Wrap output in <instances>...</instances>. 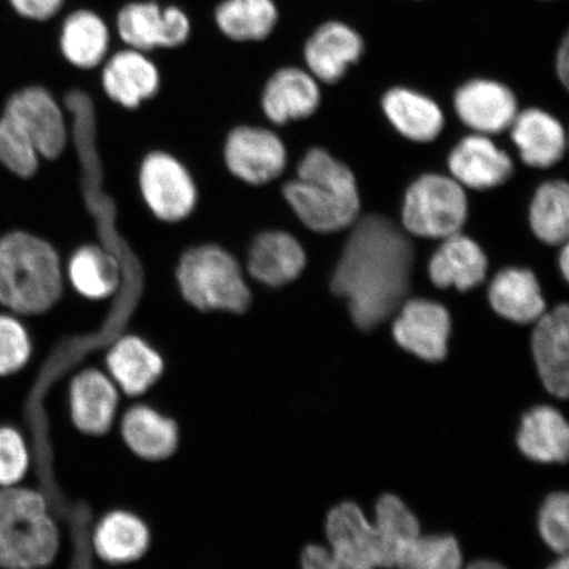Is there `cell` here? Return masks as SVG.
Wrapping results in <instances>:
<instances>
[{
    "label": "cell",
    "instance_id": "15",
    "mask_svg": "<svg viewBox=\"0 0 569 569\" xmlns=\"http://www.w3.org/2000/svg\"><path fill=\"white\" fill-rule=\"evenodd\" d=\"M320 103V89L309 71L282 67L269 76L261 91L260 106L268 122L287 126L309 118Z\"/></svg>",
    "mask_w": 569,
    "mask_h": 569
},
{
    "label": "cell",
    "instance_id": "14",
    "mask_svg": "<svg viewBox=\"0 0 569 569\" xmlns=\"http://www.w3.org/2000/svg\"><path fill=\"white\" fill-rule=\"evenodd\" d=\"M101 87L111 102L123 109L134 110L158 94L160 74L158 67L146 53L131 48H120L107 57L99 68Z\"/></svg>",
    "mask_w": 569,
    "mask_h": 569
},
{
    "label": "cell",
    "instance_id": "42",
    "mask_svg": "<svg viewBox=\"0 0 569 569\" xmlns=\"http://www.w3.org/2000/svg\"><path fill=\"white\" fill-rule=\"evenodd\" d=\"M559 267L561 270V274H563L565 279L568 280L569 276V248L568 244H563V249H561L560 256H559Z\"/></svg>",
    "mask_w": 569,
    "mask_h": 569
},
{
    "label": "cell",
    "instance_id": "27",
    "mask_svg": "<svg viewBox=\"0 0 569 569\" xmlns=\"http://www.w3.org/2000/svg\"><path fill=\"white\" fill-rule=\"evenodd\" d=\"M511 130L521 158L533 168H549L563 158L566 133L549 113L531 109L516 117Z\"/></svg>",
    "mask_w": 569,
    "mask_h": 569
},
{
    "label": "cell",
    "instance_id": "7",
    "mask_svg": "<svg viewBox=\"0 0 569 569\" xmlns=\"http://www.w3.org/2000/svg\"><path fill=\"white\" fill-rule=\"evenodd\" d=\"M403 226L422 238L459 233L467 219V198L458 181L429 174L411 184L405 197Z\"/></svg>",
    "mask_w": 569,
    "mask_h": 569
},
{
    "label": "cell",
    "instance_id": "1",
    "mask_svg": "<svg viewBox=\"0 0 569 569\" xmlns=\"http://www.w3.org/2000/svg\"><path fill=\"white\" fill-rule=\"evenodd\" d=\"M412 246L393 222L362 218L333 273V293L346 298L356 326L372 330L401 305L410 287Z\"/></svg>",
    "mask_w": 569,
    "mask_h": 569
},
{
    "label": "cell",
    "instance_id": "26",
    "mask_svg": "<svg viewBox=\"0 0 569 569\" xmlns=\"http://www.w3.org/2000/svg\"><path fill=\"white\" fill-rule=\"evenodd\" d=\"M487 270L486 253L460 233L446 238L429 266L430 279L438 288L455 287L460 291L478 287L486 279Z\"/></svg>",
    "mask_w": 569,
    "mask_h": 569
},
{
    "label": "cell",
    "instance_id": "5",
    "mask_svg": "<svg viewBox=\"0 0 569 569\" xmlns=\"http://www.w3.org/2000/svg\"><path fill=\"white\" fill-rule=\"evenodd\" d=\"M176 280L183 301L198 311L243 315L252 303L243 266L217 244L187 249L178 261Z\"/></svg>",
    "mask_w": 569,
    "mask_h": 569
},
{
    "label": "cell",
    "instance_id": "10",
    "mask_svg": "<svg viewBox=\"0 0 569 569\" xmlns=\"http://www.w3.org/2000/svg\"><path fill=\"white\" fill-rule=\"evenodd\" d=\"M2 112L23 128L42 160L52 161L66 152L70 141L68 119L47 89L27 87L13 92Z\"/></svg>",
    "mask_w": 569,
    "mask_h": 569
},
{
    "label": "cell",
    "instance_id": "12",
    "mask_svg": "<svg viewBox=\"0 0 569 569\" xmlns=\"http://www.w3.org/2000/svg\"><path fill=\"white\" fill-rule=\"evenodd\" d=\"M104 356L107 375L128 397H141L158 386L167 371L163 355L151 341L133 332H124L110 343Z\"/></svg>",
    "mask_w": 569,
    "mask_h": 569
},
{
    "label": "cell",
    "instance_id": "6",
    "mask_svg": "<svg viewBox=\"0 0 569 569\" xmlns=\"http://www.w3.org/2000/svg\"><path fill=\"white\" fill-rule=\"evenodd\" d=\"M190 20L177 6L158 0H131L117 13L111 52L120 48L149 54L180 47L188 40Z\"/></svg>",
    "mask_w": 569,
    "mask_h": 569
},
{
    "label": "cell",
    "instance_id": "38",
    "mask_svg": "<svg viewBox=\"0 0 569 569\" xmlns=\"http://www.w3.org/2000/svg\"><path fill=\"white\" fill-rule=\"evenodd\" d=\"M539 531L553 552L566 555L569 540V500L567 493L547 497L539 513Z\"/></svg>",
    "mask_w": 569,
    "mask_h": 569
},
{
    "label": "cell",
    "instance_id": "45",
    "mask_svg": "<svg viewBox=\"0 0 569 569\" xmlns=\"http://www.w3.org/2000/svg\"><path fill=\"white\" fill-rule=\"evenodd\" d=\"M337 563H338V561H337ZM338 566H339V569H353V568H350V567H347V566H343L340 563H338Z\"/></svg>",
    "mask_w": 569,
    "mask_h": 569
},
{
    "label": "cell",
    "instance_id": "31",
    "mask_svg": "<svg viewBox=\"0 0 569 569\" xmlns=\"http://www.w3.org/2000/svg\"><path fill=\"white\" fill-rule=\"evenodd\" d=\"M218 30L237 42H259L269 38L279 21L273 0H222L213 10Z\"/></svg>",
    "mask_w": 569,
    "mask_h": 569
},
{
    "label": "cell",
    "instance_id": "25",
    "mask_svg": "<svg viewBox=\"0 0 569 569\" xmlns=\"http://www.w3.org/2000/svg\"><path fill=\"white\" fill-rule=\"evenodd\" d=\"M457 180L472 189H490L507 182L513 162L486 137H469L453 149L448 160Z\"/></svg>",
    "mask_w": 569,
    "mask_h": 569
},
{
    "label": "cell",
    "instance_id": "23",
    "mask_svg": "<svg viewBox=\"0 0 569 569\" xmlns=\"http://www.w3.org/2000/svg\"><path fill=\"white\" fill-rule=\"evenodd\" d=\"M97 557L111 566L134 563L146 557L152 536L144 519L130 510H112L101 518L91 537Z\"/></svg>",
    "mask_w": 569,
    "mask_h": 569
},
{
    "label": "cell",
    "instance_id": "34",
    "mask_svg": "<svg viewBox=\"0 0 569 569\" xmlns=\"http://www.w3.org/2000/svg\"><path fill=\"white\" fill-rule=\"evenodd\" d=\"M41 156L27 132L0 112V166L18 180H31L41 167Z\"/></svg>",
    "mask_w": 569,
    "mask_h": 569
},
{
    "label": "cell",
    "instance_id": "40",
    "mask_svg": "<svg viewBox=\"0 0 569 569\" xmlns=\"http://www.w3.org/2000/svg\"><path fill=\"white\" fill-rule=\"evenodd\" d=\"M302 569H339L331 551L322 546L311 545L302 553Z\"/></svg>",
    "mask_w": 569,
    "mask_h": 569
},
{
    "label": "cell",
    "instance_id": "13",
    "mask_svg": "<svg viewBox=\"0 0 569 569\" xmlns=\"http://www.w3.org/2000/svg\"><path fill=\"white\" fill-rule=\"evenodd\" d=\"M120 390L111 377L98 368L78 372L69 386V411L78 431L102 437L116 425Z\"/></svg>",
    "mask_w": 569,
    "mask_h": 569
},
{
    "label": "cell",
    "instance_id": "28",
    "mask_svg": "<svg viewBox=\"0 0 569 569\" xmlns=\"http://www.w3.org/2000/svg\"><path fill=\"white\" fill-rule=\"evenodd\" d=\"M489 302L498 315L517 323H531L543 316L546 305L539 283L530 270H502L490 283Z\"/></svg>",
    "mask_w": 569,
    "mask_h": 569
},
{
    "label": "cell",
    "instance_id": "39",
    "mask_svg": "<svg viewBox=\"0 0 569 569\" xmlns=\"http://www.w3.org/2000/svg\"><path fill=\"white\" fill-rule=\"evenodd\" d=\"M19 17L33 21H48L60 16L66 0H9Z\"/></svg>",
    "mask_w": 569,
    "mask_h": 569
},
{
    "label": "cell",
    "instance_id": "17",
    "mask_svg": "<svg viewBox=\"0 0 569 569\" xmlns=\"http://www.w3.org/2000/svg\"><path fill=\"white\" fill-rule=\"evenodd\" d=\"M451 318L442 305L415 300L403 306L393 325L398 345L427 361H440L447 356Z\"/></svg>",
    "mask_w": 569,
    "mask_h": 569
},
{
    "label": "cell",
    "instance_id": "8",
    "mask_svg": "<svg viewBox=\"0 0 569 569\" xmlns=\"http://www.w3.org/2000/svg\"><path fill=\"white\" fill-rule=\"evenodd\" d=\"M138 182L142 201L162 222H180L196 208L198 191L193 176L173 154L148 153L140 163Z\"/></svg>",
    "mask_w": 569,
    "mask_h": 569
},
{
    "label": "cell",
    "instance_id": "29",
    "mask_svg": "<svg viewBox=\"0 0 569 569\" xmlns=\"http://www.w3.org/2000/svg\"><path fill=\"white\" fill-rule=\"evenodd\" d=\"M517 443L526 457L539 462H566L569 452V429L563 416L551 407L526 412Z\"/></svg>",
    "mask_w": 569,
    "mask_h": 569
},
{
    "label": "cell",
    "instance_id": "37",
    "mask_svg": "<svg viewBox=\"0 0 569 569\" xmlns=\"http://www.w3.org/2000/svg\"><path fill=\"white\" fill-rule=\"evenodd\" d=\"M31 448L17 427L0 425V489L20 486L30 473Z\"/></svg>",
    "mask_w": 569,
    "mask_h": 569
},
{
    "label": "cell",
    "instance_id": "18",
    "mask_svg": "<svg viewBox=\"0 0 569 569\" xmlns=\"http://www.w3.org/2000/svg\"><path fill=\"white\" fill-rule=\"evenodd\" d=\"M327 537L338 563L353 569L380 568V547L375 526L358 505L343 502L327 517Z\"/></svg>",
    "mask_w": 569,
    "mask_h": 569
},
{
    "label": "cell",
    "instance_id": "3",
    "mask_svg": "<svg viewBox=\"0 0 569 569\" xmlns=\"http://www.w3.org/2000/svg\"><path fill=\"white\" fill-rule=\"evenodd\" d=\"M297 180L281 194L301 222L316 232H336L355 222L360 198L355 177L345 163L315 148L298 163Z\"/></svg>",
    "mask_w": 569,
    "mask_h": 569
},
{
    "label": "cell",
    "instance_id": "4",
    "mask_svg": "<svg viewBox=\"0 0 569 569\" xmlns=\"http://www.w3.org/2000/svg\"><path fill=\"white\" fill-rule=\"evenodd\" d=\"M61 550V532L40 490L0 489V569H46Z\"/></svg>",
    "mask_w": 569,
    "mask_h": 569
},
{
    "label": "cell",
    "instance_id": "20",
    "mask_svg": "<svg viewBox=\"0 0 569 569\" xmlns=\"http://www.w3.org/2000/svg\"><path fill=\"white\" fill-rule=\"evenodd\" d=\"M120 436L134 457L159 462L172 458L180 446L173 418L147 403L133 405L120 419Z\"/></svg>",
    "mask_w": 569,
    "mask_h": 569
},
{
    "label": "cell",
    "instance_id": "11",
    "mask_svg": "<svg viewBox=\"0 0 569 569\" xmlns=\"http://www.w3.org/2000/svg\"><path fill=\"white\" fill-rule=\"evenodd\" d=\"M306 252L293 234L266 230L256 234L243 260L248 280L268 289H280L300 279L306 268Z\"/></svg>",
    "mask_w": 569,
    "mask_h": 569
},
{
    "label": "cell",
    "instance_id": "36",
    "mask_svg": "<svg viewBox=\"0 0 569 569\" xmlns=\"http://www.w3.org/2000/svg\"><path fill=\"white\" fill-rule=\"evenodd\" d=\"M33 356V339L21 319L2 312L0 315V379L16 376L30 365Z\"/></svg>",
    "mask_w": 569,
    "mask_h": 569
},
{
    "label": "cell",
    "instance_id": "41",
    "mask_svg": "<svg viewBox=\"0 0 569 569\" xmlns=\"http://www.w3.org/2000/svg\"><path fill=\"white\" fill-rule=\"evenodd\" d=\"M555 67H557V73L559 76V80L565 87H568L569 82V42L568 38H565L561 41V44L558 49L557 61H555Z\"/></svg>",
    "mask_w": 569,
    "mask_h": 569
},
{
    "label": "cell",
    "instance_id": "32",
    "mask_svg": "<svg viewBox=\"0 0 569 569\" xmlns=\"http://www.w3.org/2000/svg\"><path fill=\"white\" fill-rule=\"evenodd\" d=\"M375 529L379 539L380 568H395L405 547L419 536L418 519L395 495L382 496L377 502Z\"/></svg>",
    "mask_w": 569,
    "mask_h": 569
},
{
    "label": "cell",
    "instance_id": "33",
    "mask_svg": "<svg viewBox=\"0 0 569 569\" xmlns=\"http://www.w3.org/2000/svg\"><path fill=\"white\" fill-rule=\"evenodd\" d=\"M530 223L547 244L567 243L569 232V188L565 181L545 183L532 199Z\"/></svg>",
    "mask_w": 569,
    "mask_h": 569
},
{
    "label": "cell",
    "instance_id": "35",
    "mask_svg": "<svg viewBox=\"0 0 569 569\" xmlns=\"http://www.w3.org/2000/svg\"><path fill=\"white\" fill-rule=\"evenodd\" d=\"M458 540L451 536H418L397 559V569H461Z\"/></svg>",
    "mask_w": 569,
    "mask_h": 569
},
{
    "label": "cell",
    "instance_id": "2",
    "mask_svg": "<svg viewBox=\"0 0 569 569\" xmlns=\"http://www.w3.org/2000/svg\"><path fill=\"white\" fill-rule=\"evenodd\" d=\"M67 287L66 266L57 249L30 231L0 237V305L18 317L47 315Z\"/></svg>",
    "mask_w": 569,
    "mask_h": 569
},
{
    "label": "cell",
    "instance_id": "16",
    "mask_svg": "<svg viewBox=\"0 0 569 569\" xmlns=\"http://www.w3.org/2000/svg\"><path fill=\"white\" fill-rule=\"evenodd\" d=\"M362 52L365 41L353 28L341 21H326L305 41L302 56L312 77L336 83L360 60Z\"/></svg>",
    "mask_w": 569,
    "mask_h": 569
},
{
    "label": "cell",
    "instance_id": "44",
    "mask_svg": "<svg viewBox=\"0 0 569 569\" xmlns=\"http://www.w3.org/2000/svg\"><path fill=\"white\" fill-rule=\"evenodd\" d=\"M549 569H569L567 555H563V558L555 561Z\"/></svg>",
    "mask_w": 569,
    "mask_h": 569
},
{
    "label": "cell",
    "instance_id": "43",
    "mask_svg": "<svg viewBox=\"0 0 569 569\" xmlns=\"http://www.w3.org/2000/svg\"><path fill=\"white\" fill-rule=\"evenodd\" d=\"M466 569H507L501 565L496 563V561L489 560H479L475 561V563L469 565Z\"/></svg>",
    "mask_w": 569,
    "mask_h": 569
},
{
    "label": "cell",
    "instance_id": "24",
    "mask_svg": "<svg viewBox=\"0 0 569 569\" xmlns=\"http://www.w3.org/2000/svg\"><path fill=\"white\" fill-rule=\"evenodd\" d=\"M112 34L106 21L90 10H76L63 17L59 46L63 59L81 70H94L111 53Z\"/></svg>",
    "mask_w": 569,
    "mask_h": 569
},
{
    "label": "cell",
    "instance_id": "22",
    "mask_svg": "<svg viewBox=\"0 0 569 569\" xmlns=\"http://www.w3.org/2000/svg\"><path fill=\"white\" fill-rule=\"evenodd\" d=\"M455 109L468 127L482 133H498L513 124L517 99L503 84L475 80L462 84L455 96Z\"/></svg>",
    "mask_w": 569,
    "mask_h": 569
},
{
    "label": "cell",
    "instance_id": "21",
    "mask_svg": "<svg viewBox=\"0 0 569 569\" xmlns=\"http://www.w3.org/2000/svg\"><path fill=\"white\" fill-rule=\"evenodd\" d=\"M66 276L69 287L90 301L110 300L124 280L118 256L99 243L76 248L66 261Z\"/></svg>",
    "mask_w": 569,
    "mask_h": 569
},
{
    "label": "cell",
    "instance_id": "19",
    "mask_svg": "<svg viewBox=\"0 0 569 569\" xmlns=\"http://www.w3.org/2000/svg\"><path fill=\"white\" fill-rule=\"evenodd\" d=\"M538 372L551 395L567 398L569 391V309L560 305L538 319L532 333Z\"/></svg>",
    "mask_w": 569,
    "mask_h": 569
},
{
    "label": "cell",
    "instance_id": "9",
    "mask_svg": "<svg viewBox=\"0 0 569 569\" xmlns=\"http://www.w3.org/2000/svg\"><path fill=\"white\" fill-rule=\"evenodd\" d=\"M227 170L251 187H268L288 166V149L279 134L264 126H238L223 146Z\"/></svg>",
    "mask_w": 569,
    "mask_h": 569
},
{
    "label": "cell",
    "instance_id": "30",
    "mask_svg": "<svg viewBox=\"0 0 569 569\" xmlns=\"http://www.w3.org/2000/svg\"><path fill=\"white\" fill-rule=\"evenodd\" d=\"M382 109L396 130L410 140L431 141L443 130L442 110L417 91L391 89L382 99Z\"/></svg>",
    "mask_w": 569,
    "mask_h": 569
}]
</instances>
